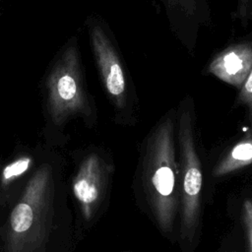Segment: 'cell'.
<instances>
[{"label": "cell", "instance_id": "11", "mask_svg": "<svg viewBox=\"0 0 252 252\" xmlns=\"http://www.w3.org/2000/svg\"><path fill=\"white\" fill-rule=\"evenodd\" d=\"M238 102L243 104L247 108L249 122L252 127V69L245 79L244 83L240 87V92L238 94Z\"/></svg>", "mask_w": 252, "mask_h": 252}, {"label": "cell", "instance_id": "7", "mask_svg": "<svg viewBox=\"0 0 252 252\" xmlns=\"http://www.w3.org/2000/svg\"><path fill=\"white\" fill-rule=\"evenodd\" d=\"M42 150L14 155L0 162V217L20 194L33 172Z\"/></svg>", "mask_w": 252, "mask_h": 252}, {"label": "cell", "instance_id": "6", "mask_svg": "<svg viewBox=\"0 0 252 252\" xmlns=\"http://www.w3.org/2000/svg\"><path fill=\"white\" fill-rule=\"evenodd\" d=\"M106 180L104 159L96 153L86 155L79 162L70 185L84 221H91L96 215L104 196Z\"/></svg>", "mask_w": 252, "mask_h": 252}, {"label": "cell", "instance_id": "8", "mask_svg": "<svg viewBox=\"0 0 252 252\" xmlns=\"http://www.w3.org/2000/svg\"><path fill=\"white\" fill-rule=\"evenodd\" d=\"M252 69V45L232 44L218 53L209 65V72L220 80L240 88Z\"/></svg>", "mask_w": 252, "mask_h": 252}, {"label": "cell", "instance_id": "5", "mask_svg": "<svg viewBox=\"0 0 252 252\" xmlns=\"http://www.w3.org/2000/svg\"><path fill=\"white\" fill-rule=\"evenodd\" d=\"M90 39L104 90L113 105L124 109L128 99V80L121 58L104 29L90 25Z\"/></svg>", "mask_w": 252, "mask_h": 252}, {"label": "cell", "instance_id": "9", "mask_svg": "<svg viewBox=\"0 0 252 252\" xmlns=\"http://www.w3.org/2000/svg\"><path fill=\"white\" fill-rule=\"evenodd\" d=\"M250 164H252V134L246 135L231 148L214 168L213 174L220 177Z\"/></svg>", "mask_w": 252, "mask_h": 252}, {"label": "cell", "instance_id": "13", "mask_svg": "<svg viewBox=\"0 0 252 252\" xmlns=\"http://www.w3.org/2000/svg\"><path fill=\"white\" fill-rule=\"evenodd\" d=\"M250 0H238L237 4V15L239 18L244 19L246 18L248 9H249Z\"/></svg>", "mask_w": 252, "mask_h": 252}, {"label": "cell", "instance_id": "1", "mask_svg": "<svg viewBox=\"0 0 252 252\" xmlns=\"http://www.w3.org/2000/svg\"><path fill=\"white\" fill-rule=\"evenodd\" d=\"M73 233L63 160L42 149L28 182L0 217V252H69Z\"/></svg>", "mask_w": 252, "mask_h": 252}, {"label": "cell", "instance_id": "12", "mask_svg": "<svg viewBox=\"0 0 252 252\" xmlns=\"http://www.w3.org/2000/svg\"><path fill=\"white\" fill-rule=\"evenodd\" d=\"M243 222L249 244V252H252V201L245 200L242 207Z\"/></svg>", "mask_w": 252, "mask_h": 252}, {"label": "cell", "instance_id": "10", "mask_svg": "<svg viewBox=\"0 0 252 252\" xmlns=\"http://www.w3.org/2000/svg\"><path fill=\"white\" fill-rule=\"evenodd\" d=\"M170 16H175L177 21L184 19L189 23H201L205 17L203 14L205 0H162Z\"/></svg>", "mask_w": 252, "mask_h": 252}, {"label": "cell", "instance_id": "4", "mask_svg": "<svg viewBox=\"0 0 252 252\" xmlns=\"http://www.w3.org/2000/svg\"><path fill=\"white\" fill-rule=\"evenodd\" d=\"M184 101L178 118V144L180 150L179 195L181 203L180 238L192 243L200 220L203 175L201 161L196 150L194 115L192 106Z\"/></svg>", "mask_w": 252, "mask_h": 252}, {"label": "cell", "instance_id": "2", "mask_svg": "<svg viewBox=\"0 0 252 252\" xmlns=\"http://www.w3.org/2000/svg\"><path fill=\"white\" fill-rule=\"evenodd\" d=\"M142 179L147 201L160 230L171 233L179 200L173 111L157 124L148 138Z\"/></svg>", "mask_w": 252, "mask_h": 252}, {"label": "cell", "instance_id": "3", "mask_svg": "<svg viewBox=\"0 0 252 252\" xmlns=\"http://www.w3.org/2000/svg\"><path fill=\"white\" fill-rule=\"evenodd\" d=\"M47 120L60 130L74 117L89 120L94 115L86 90L80 53L75 38L69 40L45 79ZM54 130V131H55Z\"/></svg>", "mask_w": 252, "mask_h": 252}]
</instances>
